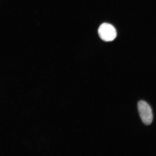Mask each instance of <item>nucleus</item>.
<instances>
[{"label":"nucleus","mask_w":156,"mask_h":156,"mask_svg":"<svg viewBox=\"0 0 156 156\" xmlns=\"http://www.w3.org/2000/svg\"><path fill=\"white\" fill-rule=\"evenodd\" d=\"M98 32L100 38L106 42L114 40L117 36L115 29L112 25L108 23H103L101 25L98 29Z\"/></svg>","instance_id":"nucleus-1"},{"label":"nucleus","mask_w":156,"mask_h":156,"mask_svg":"<svg viewBox=\"0 0 156 156\" xmlns=\"http://www.w3.org/2000/svg\"><path fill=\"white\" fill-rule=\"evenodd\" d=\"M138 108L140 116L146 125L151 124L153 120V115L151 107L145 101H141L138 103Z\"/></svg>","instance_id":"nucleus-2"}]
</instances>
